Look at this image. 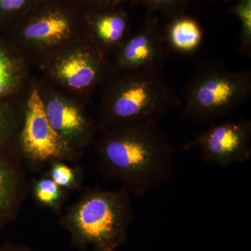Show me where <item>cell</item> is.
<instances>
[{
    "label": "cell",
    "instance_id": "cell-7",
    "mask_svg": "<svg viewBox=\"0 0 251 251\" xmlns=\"http://www.w3.org/2000/svg\"><path fill=\"white\" fill-rule=\"evenodd\" d=\"M171 52L163 33L150 25L122 44L119 67L126 73H161Z\"/></svg>",
    "mask_w": 251,
    "mask_h": 251
},
{
    "label": "cell",
    "instance_id": "cell-12",
    "mask_svg": "<svg viewBox=\"0 0 251 251\" xmlns=\"http://www.w3.org/2000/svg\"><path fill=\"white\" fill-rule=\"evenodd\" d=\"M70 33V25L65 16L55 13L40 18L25 28L28 40L49 43L62 40Z\"/></svg>",
    "mask_w": 251,
    "mask_h": 251
},
{
    "label": "cell",
    "instance_id": "cell-17",
    "mask_svg": "<svg viewBox=\"0 0 251 251\" xmlns=\"http://www.w3.org/2000/svg\"><path fill=\"white\" fill-rule=\"evenodd\" d=\"M17 67L6 52L0 49V97L10 93L17 84Z\"/></svg>",
    "mask_w": 251,
    "mask_h": 251
},
{
    "label": "cell",
    "instance_id": "cell-20",
    "mask_svg": "<svg viewBox=\"0 0 251 251\" xmlns=\"http://www.w3.org/2000/svg\"><path fill=\"white\" fill-rule=\"evenodd\" d=\"M184 0H145L148 4L156 8L173 7Z\"/></svg>",
    "mask_w": 251,
    "mask_h": 251
},
{
    "label": "cell",
    "instance_id": "cell-9",
    "mask_svg": "<svg viewBox=\"0 0 251 251\" xmlns=\"http://www.w3.org/2000/svg\"><path fill=\"white\" fill-rule=\"evenodd\" d=\"M46 115L52 128L77 153V148L86 145L90 125L82 110L74 104L59 98L44 103Z\"/></svg>",
    "mask_w": 251,
    "mask_h": 251
},
{
    "label": "cell",
    "instance_id": "cell-18",
    "mask_svg": "<svg viewBox=\"0 0 251 251\" xmlns=\"http://www.w3.org/2000/svg\"><path fill=\"white\" fill-rule=\"evenodd\" d=\"M15 128L14 114L9 107L0 105V151L13 150L9 141Z\"/></svg>",
    "mask_w": 251,
    "mask_h": 251
},
{
    "label": "cell",
    "instance_id": "cell-19",
    "mask_svg": "<svg viewBox=\"0 0 251 251\" xmlns=\"http://www.w3.org/2000/svg\"><path fill=\"white\" fill-rule=\"evenodd\" d=\"M26 0H0V7L6 11H14L22 7Z\"/></svg>",
    "mask_w": 251,
    "mask_h": 251
},
{
    "label": "cell",
    "instance_id": "cell-13",
    "mask_svg": "<svg viewBox=\"0 0 251 251\" xmlns=\"http://www.w3.org/2000/svg\"><path fill=\"white\" fill-rule=\"evenodd\" d=\"M126 30V19L119 14L100 16L96 20L94 25V31L97 39L108 47L120 45L125 39Z\"/></svg>",
    "mask_w": 251,
    "mask_h": 251
},
{
    "label": "cell",
    "instance_id": "cell-4",
    "mask_svg": "<svg viewBox=\"0 0 251 251\" xmlns=\"http://www.w3.org/2000/svg\"><path fill=\"white\" fill-rule=\"evenodd\" d=\"M251 96V74L236 72L219 63H202L185 90L182 120L206 123L226 116Z\"/></svg>",
    "mask_w": 251,
    "mask_h": 251
},
{
    "label": "cell",
    "instance_id": "cell-15",
    "mask_svg": "<svg viewBox=\"0 0 251 251\" xmlns=\"http://www.w3.org/2000/svg\"><path fill=\"white\" fill-rule=\"evenodd\" d=\"M234 14L241 21L239 51L247 57H251V0H242L234 8Z\"/></svg>",
    "mask_w": 251,
    "mask_h": 251
},
{
    "label": "cell",
    "instance_id": "cell-21",
    "mask_svg": "<svg viewBox=\"0 0 251 251\" xmlns=\"http://www.w3.org/2000/svg\"><path fill=\"white\" fill-rule=\"evenodd\" d=\"M0 251H34L30 247L25 244L6 243L0 247Z\"/></svg>",
    "mask_w": 251,
    "mask_h": 251
},
{
    "label": "cell",
    "instance_id": "cell-11",
    "mask_svg": "<svg viewBox=\"0 0 251 251\" xmlns=\"http://www.w3.org/2000/svg\"><path fill=\"white\" fill-rule=\"evenodd\" d=\"M171 51L181 54L192 53L202 44L203 32L198 22L192 18H176L163 33Z\"/></svg>",
    "mask_w": 251,
    "mask_h": 251
},
{
    "label": "cell",
    "instance_id": "cell-5",
    "mask_svg": "<svg viewBox=\"0 0 251 251\" xmlns=\"http://www.w3.org/2000/svg\"><path fill=\"white\" fill-rule=\"evenodd\" d=\"M19 155L33 165L56 161L74 162L80 157L52 128L44 101L36 90L28 99L20 138Z\"/></svg>",
    "mask_w": 251,
    "mask_h": 251
},
{
    "label": "cell",
    "instance_id": "cell-6",
    "mask_svg": "<svg viewBox=\"0 0 251 251\" xmlns=\"http://www.w3.org/2000/svg\"><path fill=\"white\" fill-rule=\"evenodd\" d=\"M197 147L202 159L227 168L251 157V122L225 121L211 125L183 147L184 151Z\"/></svg>",
    "mask_w": 251,
    "mask_h": 251
},
{
    "label": "cell",
    "instance_id": "cell-14",
    "mask_svg": "<svg viewBox=\"0 0 251 251\" xmlns=\"http://www.w3.org/2000/svg\"><path fill=\"white\" fill-rule=\"evenodd\" d=\"M33 192L39 205L55 211L61 210L66 196L65 189L56 184L49 175L34 183Z\"/></svg>",
    "mask_w": 251,
    "mask_h": 251
},
{
    "label": "cell",
    "instance_id": "cell-3",
    "mask_svg": "<svg viewBox=\"0 0 251 251\" xmlns=\"http://www.w3.org/2000/svg\"><path fill=\"white\" fill-rule=\"evenodd\" d=\"M181 105V99L161 73H126L107 92L102 126L106 129L131 124L159 123Z\"/></svg>",
    "mask_w": 251,
    "mask_h": 251
},
{
    "label": "cell",
    "instance_id": "cell-2",
    "mask_svg": "<svg viewBox=\"0 0 251 251\" xmlns=\"http://www.w3.org/2000/svg\"><path fill=\"white\" fill-rule=\"evenodd\" d=\"M131 196L122 187L117 191L87 190L59 221L70 234L73 246L82 250L118 251L134 215Z\"/></svg>",
    "mask_w": 251,
    "mask_h": 251
},
{
    "label": "cell",
    "instance_id": "cell-1",
    "mask_svg": "<svg viewBox=\"0 0 251 251\" xmlns=\"http://www.w3.org/2000/svg\"><path fill=\"white\" fill-rule=\"evenodd\" d=\"M96 151L105 179L121 185L131 196L158 189L174 175L175 150L158 122L106 128Z\"/></svg>",
    "mask_w": 251,
    "mask_h": 251
},
{
    "label": "cell",
    "instance_id": "cell-16",
    "mask_svg": "<svg viewBox=\"0 0 251 251\" xmlns=\"http://www.w3.org/2000/svg\"><path fill=\"white\" fill-rule=\"evenodd\" d=\"M48 175L56 184L65 190L75 191L80 185L78 173L64 161L52 162Z\"/></svg>",
    "mask_w": 251,
    "mask_h": 251
},
{
    "label": "cell",
    "instance_id": "cell-10",
    "mask_svg": "<svg viewBox=\"0 0 251 251\" xmlns=\"http://www.w3.org/2000/svg\"><path fill=\"white\" fill-rule=\"evenodd\" d=\"M100 72L99 56L87 52L69 54L59 62L58 77L69 87L75 90L89 88L98 80Z\"/></svg>",
    "mask_w": 251,
    "mask_h": 251
},
{
    "label": "cell",
    "instance_id": "cell-8",
    "mask_svg": "<svg viewBox=\"0 0 251 251\" xmlns=\"http://www.w3.org/2000/svg\"><path fill=\"white\" fill-rule=\"evenodd\" d=\"M28 191L22 158L14 150L0 151V230L18 217Z\"/></svg>",
    "mask_w": 251,
    "mask_h": 251
}]
</instances>
